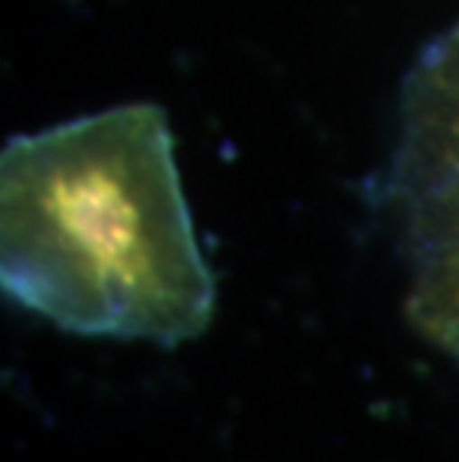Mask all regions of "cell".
Instances as JSON below:
<instances>
[{
  "label": "cell",
  "instance_id": "1",
  "mask_svg": "<svg viewBox=\"0 0 459 462\" xmlns=\"http://www.w3.org/2000/svg\"><path fill=\"white\" fill-rule=\"evenodd\" d=\"M9 299L84 337L179 346L215 313V278L159 105H116L13 137L0 159Z\"/></svg>",
  "mask_w": 459,
  "mask_h": 462
},
{
  "label": "cell",
  "instance_id": "2",
  "mask_svg": "<svg viewBox=\"0 0 459 462\" xmlns=\"http://www.w3.org/2000/svg\"><path fill=\"white\" fill-rule=\"evenodd\" d=\"M385 200L409 263V322L459 361V22L403 84Z\"/></svg>",
  "mask_w": 459,
  "mask_h": 462
}]
</instances>
